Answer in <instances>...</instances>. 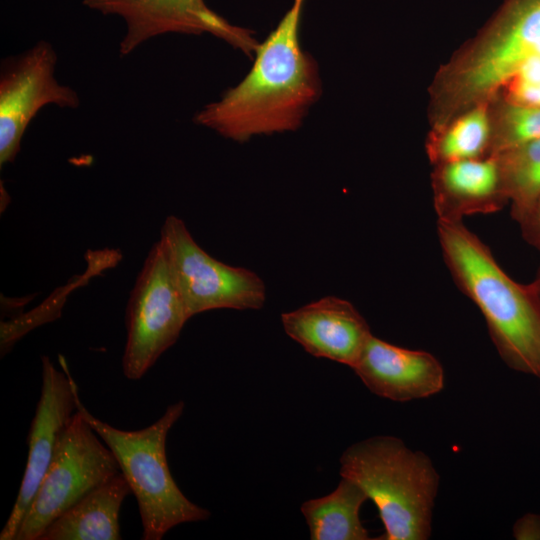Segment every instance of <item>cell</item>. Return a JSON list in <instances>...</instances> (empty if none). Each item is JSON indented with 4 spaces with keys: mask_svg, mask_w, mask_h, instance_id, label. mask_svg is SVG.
Segmentation results:
<instances>
[{
    "mask_svg": "<svg viewBox=\"0 0 540 540\" xmlns=\"http://www.w3.org/2000/svg\"><path fill=\"white\" fill-rule=\"evenodd\" d=\"M430 131L481 104L540 108V0H504L429 88Z\"/></svg>",
    "mask_w": 540,
    "mask_h": 540,
    "instance_id": "6da1fadb",
    "label": "cell"
},
{
    "mask_svg": "<svg viewBox=\"0 0 540 540\" xmlns=\"http://www.w3.org/2000/svg\"><path fill=\"white\" fill-rule=\"evenodd\" d=\"M511 216L520 222L540 198V138L523 142L494 156Z\"/></svg>",
    "mask_w": 540,
    "mask_h": 540,
    "instance_id": "ac0fdd59",
    "label": "cell"
},
{
    "mask_svg": "<svg viewBox=\"0 0 540 540\" xmlns=\"http://www.w3.org/2000/svg\"><path fill=\"white\" fill-rule=\"evenodd\" d=\"M285 333L303 349L353 368L372 336L365 318L342 298L326 296L296 310L284 312Z\"/></svg>",
    "mask_w": 540,
    "mask_h": 540,
    "instance_id": "7c38bea8",
    "label": "cell"
},
{
    "mask_svg": "<svg viewBox=\"0 0 540 540\" xmlns=\"http://www.w3.org/2000/svg\"><path fill=\"white\" fill-rule=\"evenodd\" d=\"M368 496L354 481L341 477L337 487L301 504L311 540H368L360 509Z\"/></svg>",
    "mask_w": 540,
    "mask_h": 540,
    "instance_id": "2e32d148",
    "label": "cell"
},
{
    "mask_svg": "<svg viewBox=\"0 0 540 540\" xmlns=\"http://www.w3.org/2000/svg\"><path fill=\"white\" fill-rule=\"evenodd\" d=\"M490 116L486 104L478 105L437 131H429L426 152L433 165L489 157Z\"/></svg>",
    "mask_w": 540,
    "mask_h": 540,
    "instance_id": "e0dca14e",
    "label": "cell"
},
{
    "mask_svg": "<svg viewBox=\"0 0 540 540\" xmlns=\"http://www.w3.org/2000/svg\"><path fill=\"white\" fill-rule=\"evenodd\" d=\"M189 320L160 242L150 249L126 308L124 376L138 380L180 336Z\"/></svg>",
    "mask_w": 540,
    "mask_h": 540,
    "instance_id": "ba28073f",
    "label": "cell"
},
{
    "mask_svg": "<svg viewBox=\"0 0 540 540\" xmlns=\"http://www.w3.org/2000/svg\"><path fill=\"white\" fill-rule=\"evenodd\" d=\"M305 0H293L277 27L259 44L249 73L194 116L198 125L237 142L297 130L318 101L322 85L315 59L301 48Z\"/></svg>",
    "mask_w": 540,
    "mask_h": 540,
    "instance_id": "7a4b0ae2",
    "label": "cell"
},
{
    "mask_svg": "<svg viewBox=\"0 0 540 540\" xmlns=\"http://www.w3.org/2000/svg\"><path fill=\"white\" fill-rule=\"evenodd\" d=\"M57 54L52 44L40 41L27 51L5 59L0 73V165L15 160L22 137L36 114L46 105L75 109L78 94L54 75Z\"/></svg>",
    "mask_w": 540,
    "mask_h": 540,
    "instance_id": "9c48e42d",
    "label": "cell"
},
{
    "mask_svg": "<svg viewBox=\"0 0 540 540\" xmlns=\"http://www.w3.org/2000/svg\"><path fill=\"white\" fill-rule=\"evenodd\" d=\"M444 261L457 287L481 311L506 365L540 377V300L532 283L514 281L462 221H437Z\"/></svg>",
    "mask_w": 540,
    "mask_h": 540,
    "instance_id": "3957f363",
    "label": "cell"
},
{
    "mask_svg": "<svg viewBox=\"0 0 540 540\" xmlns=\"http://www.w3.org/2000/svg\"><path fill=\"white\" fill-rule=\"evenodd\" d=\"M159 242L189 319L215 309L263 307L266 300L263 280L249 269L230 266L210 256L178 217L166 218Z\"/></svg>",
    "mask_w": 540,
    "mask_h": 540,
    "instance_id": "52a82bcc",
    "label": "cell"
},
{
    "mask_svg": "<svg viewBox=\"0 0 540 540\" xmlns=\"http://www.w3.org/2000/svg\"><path fill=\"white\" fill-rule=\"evenodd\" d=\"M340 475L357 483L376 505L384 526L378 540H426L432 532L440 477L429 456L395 436L378 435L349 446Z\"/></svg>",
    "mask_w": 540,
    "mask_h": 540,
    "instance_id": "277c9868",
    "label": "cell"
},
{
    "mask_svg": "<svg viewBox=\"0 0 540 540\" xmlns=\"http://www.w3.org/2000/svg\"><path fill=\"white\" fill-rule=\"evenodd\" d=\"M352 369L372 393L396 402L428 398L444 387V370L434 355L373 335Z\"/></svg>",
    "mask_w": 540,
    "mask_h": 540,
    "instance_id": "4fadbf2b",
    "label": "cell"
},
{
    "mask_svg": "<svg viewBox=\"0 0 540 540\" xmlns=\"http://www.w3.org/2000/svg\"><path fill=\"white\" fill-rule=\"evenodd\" d=\"M42 386L28 433V457L12 511L0 533V540H15L21 523L53 458L58 438L76 411L78 387L67 362L59 356L62 371L48 356H42Z\"/></svg>",
    "mask_w": 540,
    "mask_h": 540,
    "instance_id": "8fae6325",
    "label": "cell"
},
{
    "mask_svg": "<svg viewBox=\"0 0 540 540\" xmlns=\"http://www.w3.org/2000/svg\"><path fill=\"white\" fill-rule=\"evenodd\" d=\"M184 408L185 403L177 401L150 426L127 431L96 418L77 394L76 409L109 447L137 500L143 540H160L179 524L205 521L211 515L183 494L168 466L167 435Z\"/></svg>",
    "mask_w": 540,
    "mask_h": 540,
    "instance_id": "5b68a950",
    "label": "cell"
},
{
    "mask_svg": "<svg viewBox=\"0 0 540 540\" xmlns=\"http://www.w3.org/2000/svg\"><path fill=\"white\" fill-rule=\"evenodd\" d=\"M518 224L524 240L540 252V198Z\"/></svg>",
    "mask_w": 540,
    "mask_h": 540,
    "instance_id": "ffe728a7",
    "label": "cell"
},
{
    "mask_svg": "<svg viewBox=\"0 0 540 540\" xmlns=\"http://www.w3.org/2000/svg\"><path fill=\"white\" fill-rule=\"evenodd\" d=\"M489 157L526 141L540 138V108L507 103L488 105Z\"/></svg>",
    "mask_w": 540,
    "mask_h": 540,
    "instance_id": "d6986e66",
    "label": "cell"
},
{
    "mask_svg": "<svg viewBox=\"0 0 540 540\" xmlns=\"http://www.w3.org/2000/svg\"><path fill=\"white\" fill-rule=\"evenodd\" d=\"M512 533L517 540H540V515L524 514L515 522Z\"/></svg>",
    "mask_w": 540,
    "mask_h": 540,
    "instance_id": "44dd1931",
    "label": "cell"
},
{
    "mask_svg": "<svg viewBox=\"0 0 540 540\" xmlns=\"http://www.w3.org/2000/svg\"><path fill=\"white\" fill-rule=\"evenodd\" d=\"M433 166L431 186L438 220L456 222L470 215L494 213L509 202L495 157Z\"/></svg>",
    "mask_w": 540,
    "mask_h": 540,
    "instance_id": "5bb4252c",
    "label": "cell"
},
{
    "mask_svg": "<svg viewBox=\"0 0 540 540\" xmlns=\"http://www.w3.org/2000/svg\"><path fill=\"white\" fill-rule=\"evenodd\" d=\"M120 473L113 453L76 409L63 428L15 540H38L58 516Z\"/></svg>",
    "mask_w": 540,
    "mask_h": 540,
    "instance_id": "8992f818",
    "label": "cell"
},
{
    "mask_svg": "<svg viewBox=\"0 0 540 540\" xmlns=\"http://www.w3.org/2000/svg\"><path fill=\"white\" fill-rule=\"evenodd\" d=\"M540 300V267L537 271L535 279L531 282ZM540 379V377H539Z\"/></svg>",
    "mask_w": 540,
    "mask_h": 540,
    "instance_id": "7402d4cb",
    "label": "cell"
},
{
    "mask_svg": "<svg viewBox=\"0 0 540 540\" xmlns=\"http://www.w3.org/2000/svg\"><path fill=\"white\" fill-rule=\"evenodd\" d=\"M84 5L104 15H117L126 23L120 54L126 56L145 41L167 33L212 34L248 57L259 44L253 31L230 24L204 0H84Z\"/></svg>",
    "mask_w": 540,
    "mask_h": 540,
    "instance_id": "30bf717a",
    "label": "cell"
},
{
    "mask_svg": "<svg viewBox=\"0 0 540 540\" xmlns=\"http://www.w3.org/2000/svg\"><path fill=\"white\" fill-rule=\"evenodd\" d=\"M130 486L120 472L51 522L38 540H119V514Z\"/></svg>",
    "mask_w": 540,
    "mask_h": 540,
    "instance_id": "9a60e30c",
    "label": "cell"
}]
</instances>
